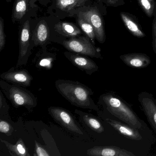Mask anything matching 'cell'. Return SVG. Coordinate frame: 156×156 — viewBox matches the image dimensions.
I'll return each mask as SVG.
<instances>
[{"instance_id": "31", "label": "cell", "mask_w": 156, "mask_h": 156, "mask_svg": "<svg viewBox=\"0 0 156 156\" xmlns=\"http://www.w3.org/2000/svg\"><path fill=\"white\" fill-rule=\"evenodd\" d=\"M7 2H10V0H7Z\"/></svg>"}, {"instance_id": "12", "label": "cell", "mask_w": 156, "mask_h": 156, "mask_svg": "<svg viewBox=\"0 0 156 156\" xmlns=\"http://www.w3.org/2000/svg\"><path fill=\"white\" fill-rule=\"evenodd\" d=\"M106 121L120 135L126 138L134 140H140L142 139V136L139 132L138 129L130 126L126 123L110 119H106Z\"/></svg>"}, {"instance_id": "7", "label": "cell", "mask_w": 156, "mask_h": 156, "mask_svg": "<svg viewBox=\"0 0 156 156\" xmlns=\"http://www.w3.org/2000/svg\"><path fill=\"white\" fill-rule=\"evenodd\" d=\"M0 77L8 83L24 87H30L33 80L27 70H15L14 68L2 73Z\"/></svg>"}, {"instance_id": "16", "label": "cell", "mask_w": 156, "mask_h": 156, "mask_svg": "<svg viewBox=\"0 0 156 156\" xmlns=\"http://www.w3.org/2000/svg\"><path fill=\"white\" fill-rule=\"evenodd\" d=\"M120 16L125 26L131 34L138 38H143L146 36L137 23L127 13L121 12Z\"/></svg>"}, {"instance_id": "20", "label": "cell", "mask_w": 156, "mask_h": 156, "mask_svg": "<svg viewBox=\"0 0 156 156\" xmlns=\"http://www.w3.org/2000/svg\"><path fill=\"white\" fill-rule=\"evenodd\" d=\"M86 0H56L57 7L62 10L68 11L83 3Z\"/></svg>"}, {"instance_id": "32", "label": "cell", "mask_w": 156, "mask_h": 156, "mask_svg": "<svg viewBox=\"0 0 156 156\" xmlns=\"http://www.w3.org/2000/svg\"></svg>"}, {"instance_id": "11", "label": "cell", "mask_w": 156, "mask_h": 156, "mask_svg": "<svg viewBox=\"0 0 156 156\" xmlns=\"http://www.w3.org/2000/svg\"><path fill=\"white\" fill-rule=\"evenodd\" d=\"M119 58L126 65L137 69L146 68L151 62L149 56L145 54H126L120 55Z\"/></svg>"}, {"instance_id": "27", "label": "cell", "mask_w": 156, "mask_h": 156, "mask_svg": "<svg viewBox=\"0 0 156 156\" xmlns=\"http://www.w3.org/2000/svg\"><path fill=\"white\" fill-rule=\"evenodd\" d=\"M51 62L49 59H44L42 60L40 62L41 66L43 67H48L49 66H51Z\"/></svg>"}, {"instance_id": "23", "label": "cell", "mask_w": 156, "mask_h": 156, "mask_svg": "<svg viewBox=\"0 0 156 156\" xmlns=\"http://www.w3.org/2000/svg\"><path fill=\"white\" fill-rule=\"evenodd\" d=\"M14 129L12 126L5 120L1 119L0 121V132L6 134L7 136H11Z\"/></svg>"}, {"instance_id": "24", "label": "cell", "mask_w": 156, "mask_h": 156, "mask_svg": "<svg viewBox=\"0 0 156 156\" xmlns=\"http://www.w3.org/2000/svg\"><path fill=\"white\" fill-rule=\"evenodd\" d=\"M35 151L34 155L35 156H50V154L44 147L35 140Z\"/></svg>"}, {"instance_id": "8", "label": "cell", "mask_w": 156, "mask_h": 156, "mask_svg": "<svg viewBox=\"0 0 156 156\" xmlns=\"http://www.w3.org/2000/svg\"><path fill=\"white\" fill-rule=\"evenodd\" d=\"M79 15L88 21L93 26L96 38L98 41L101 43H104L105 41V34L104 23L98 11L95 9H90L86 11L80 12Z\"/></svg>"}, {"instance_id": "5", "label": "cell", "mask_w": 156, "mask_h": 156, "mask_svg": "<svg viewBox=\"0 0 156 156\" xmlns=\"http://www.w3.org/2000/svg\"><path fill=\"white\" fill-rule=\"evenodd\" d=\"M63 44L70 51L94 58H101L100 52L85 38H72L64 42Z\"/></svg>"}, {"instance_id": "14", "label": "cell", "mask_w": 156, "mask_h": 156, "mask_svg": "<svg viewBox=\"0 0 156 156\" xmlns=\"http://www.w3.org/2000/svg\"><path fill=\"white\" fill-rule=\"evenodd\" d=\"M75 113L79 115L82 122L95 132L100 134L105 131V128L101 122L93 115L77 109L75 110Z\"/></svg>"}, {"instance_id": "30", "label": "cell", "mask_w": 156, "mask_h": 156, "mask_svg": "<svg viewBox=\"0 0 156 156\" xmlns=\"http://www.w3.org/2000/svg\"><path fill=\"white\" fill-rule=\"evenodd\" d=\"M153 33L154 34V36L156 35V21L154 23V25H153Z\"/></svg>"}, {"instance_id": "2", "label": "cell", "mask_w": 156, "mask_h": 156, "mask_svg": "<svg viewBox=\"0 0 156 156\" xmlns=\"http://www.w3.org/2000/svg\"><path fill=\"white\" fill-rule=\"evenodd\" d=\"M100 101L107 110L115 117L137 129L143 127V121L133 111L125 100L116 94L111 93L103 94Z\"/></svg>"}, {"instance_id": "17", "label": "cell", "mask_w": 156, "mask_h": 156, "mask_svg": "<svg viewBox=\"0 0 156 156\" xmlns=\"http://www.w3.org/2000/svg\"><path fill=\"white\" fill-rule=\"evenodd\" d=\"M49 30L45 22L44 21L40 22L34 32V41L36 44H43L48 38Z\"/></svg>"}, {"instance_id": "6", "label": "cell", "mask_w": 156, "mask_h": 156, "mask_svg": "<svg viewBox=\"0 0 156 156\" xmlns=\"http://www.w3.org/2000/svg\"><path fill=\"white\" fill-rule=\"evenodd\" d=\"M138 100L148 121L156 134V100L153 95L147 92L140 93Z\"/></svg>"}, {"instance_id": "22", "label": "cell", "mask_w": 156, "mask_h": 156, "mask_svg": "<svg viewBox=\"0 0 156 156\" xmlns=\"http://www.w3.org/2000/svg\"><path fill=\"white\" fill-rule=\"evenodd\" d=\"M140 5L148 17H151L154 12V0H138Z\"/></svg>"}, {"instance_id": "21", "label": "cell", "mask_w": 156, "mask_h": 156, "mask_svg": "<svg viewBox=\"0 0 156 156\" xmlns=\"http://www.w3.org/2000/svg\"><path fill=\"white\" fill-rule=\"evenodd\" d=\"M78 24L84 32L92 41L96 38L95 33L93 26L91 23L84 18L79 15L77 20Z\"/></svg>"}, {"instance_id": "19", "label": "cell", "mask_w": 156, "mask_h": 156, "mask_svg": "<svg viewBox=\"0 0 156 156\" xmlns=\"http://www.w3.org/2000/svg\"><path fill=\"white\" fill-rule=\"evenodd\" d=\"M27 10V0H16L13 9L12 18L14 21L22 19Z\"/></svg>"}, {"instance_id": "13", "label": "cell", "mask_w": 156, "mask_h": 156, "mask_svg": "<svg viewBox=\"0 0 156 156\" xmlns=\"http://www.w3.org/2000/svg\"><path fill=\"white\" fill-rule=\"evenodd\" d=\"M30 22L27 20L23 24L21 32L20 41V56L17 67L26 64L25 58H26L30 45Z\"/></svg>"}, {"instance_id": "29", "label": "cell", "mask_w": 156, "mask_h": 156, "mask_svg": "<svg viewBox=\"0 0 156 156\" xmlns=\"http://www.w3.org/2000/svg\"><path fill=\"white\" fill-rule=\"evenodd\" d=\"M153 50H154V52L156 54V35L154 36V41L153 43Z\"/></svg>"}, {"instance_id": "26", "label": "cell", "mask_w": 156, "mask_h": 156, "mask_svg": "<svg viewBox=\"0 0 156 156\" xmlns=\"http://www.w3.org/2000/svg\"><path fill=\"white\" fill-rule=\"evenodd\" d=\"M9 106L6 103V100L3 97L2 93L1 92L0 94V109H1V115H5V113H8L9 110Z\"/></svg>"}, {"instance_id": "4", "label": "cell", "mask_w": 156, "mask_h": 156, "mask_svg": "<svg viewBox=\"0 0 156 156\" xmlns=\"http://www.w3.org/2000/svg\"><path fill=\"white\" fill-rule=\"evenodd\" d=\"M48 112L58 124L73 133L83 135V132L71 112L62 108L50 107Z\"/></svg>"}, {"instance_id": "3", "label": "cell", "mask_w": 156, "mask_h": 156, "mask_svg": "<svg viewBox=\"0 0 156 156\" xmlns=\"http://www.w3.org/2000/svg\"><path fill=\"white\" fill-rule=\"evenodd\" d=\"M0 87L14 107L18 108L24 107L30 110L37 106V98L25 87L12 84H10L2 79L0 81Z\"/></svg>"}, {"instance_id": "9", "label": "cell", "mask_w": 156, "mask_h": 156, "mask_svg": "<svg viewBox=\"0 0 156 156\" xmlns=\"http://www.w3.org/2000/svg\"><path fill=\"white\" fill-rule=\"evenodd\" d=\"M90 156H135L132 152L116 146H94L87 150Z\"/></svg>"}, {"instance_id": "10", "label": "cell", "mask_w": 156, "mask_h": 156, "mask_svg": "<svg viewBox=\"0 0 156 156\" xmlns=\"http://www.w3.org/2000/svg\"><path fill=\"white\" fill-rule=\"evenodd\" d=\"M65 55L74 66L87 75H91L98 71L97 65L89 58L70 53H65Z\"/></svg>"}, {"instance_id": "18", "label": "cell", "mask_w": 156, "mask_h": 156, "mask_svg": "<svg viewBox=\"0 0 156 156\" xmlns=\"http://www.w3.org/2000/svg\"><path fill=\"white\" fill-rule=\"evenodd\" d=\"M55 29L64 35L75 37L81 34V31L73 24L67 23H60L55 25Z\"/></svg>"}, {"instance_id": "25", "label": "cell", "mask_w": 156, "mask_h": 156, "mask_svg": "<svg viewBox=\"0 0 156 156\" xmlns=\"http://www.w3.org/2000/svg\"><path fill=\"white\" fill-rule=\"evenodd\" d=\"M5 35L4 33V22L2 17L0 18V51L5 47Z\"/></svg>"}, {"instance_id": "1", "label": "cell", "mask_w": 156, "mask_h": 156, "mask_svg": "<svg viewBox=\"0 0 156 156\" xmlns=\"http://www.w3.org/2000/svg\"><path fill=\"white\" fill-rule=\"evenodd\" d=\"M58 92L73 105L77 107L98 111L92 96L94 92L91 88L78 82L58 79L55 81Z\"/></svg>"}, {"instance_id": "28", "label": "cell", "mask_w": 156, "mask_h": 156, "mask_svg": "<svg viewBox=\"0 0 156 156\" xmlns=\"http://www.w3.org/2000/svg\"><path fill=\"white\" fill-rule=\"evenodd\" d=\"M105 1L108 4L114 5V4H116L119 0H105Z\"/></svg>"}, {"instance_id": "15", "label": "cell", "mask_w": 156, "mask_h": 156, "mask_svg": "<svg viewBox=\"0 0 156 156\" xmlns=\"http://www.w3.org/2000/svg\"><path fill=\"white\" fill-rule=\"evenodd\" d=\"M1 141L5 144L9 151L10 154L12 156H30L28 148L21 138L17 141L16 144H11L5 140L1 139Z\"/></svg>"}]
</instances>
